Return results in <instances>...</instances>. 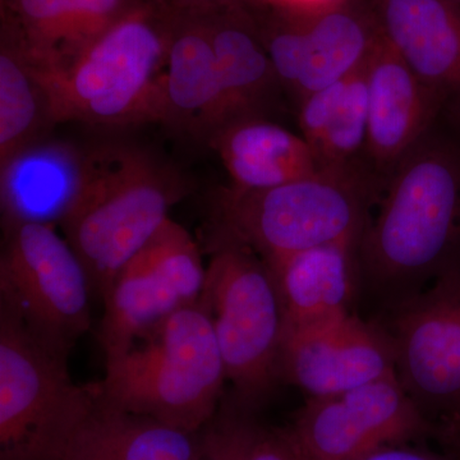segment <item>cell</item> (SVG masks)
Returning a JSON list of instances; mask_svg holds the SVG:
<instances>
[{
  "label": "cell",
  "instance_id": "cell-1",
  "mask_svg": "<svg viewBox=\"0 0 460 460\" xmlns=\"http://www.w3.org/2000/svg\"><path fill=\"white\" fill-rule=\"evenodd\" d=\"M435 126L390 175L358 247L359 280L395 307L460 250V140Z\"/></svg>",
  "mask_w": 460,
  "mask_h": 460
},
{
  "label": "cell",
  "instance_id": "cell-2",
  "mask_svg": "<svg viewBox=\"0 0 460 460\" xmlns=\"http://www.w3.org/2000/svg\"><path fill=\"white\" fill-rule=\"evenodd\" d=\"M226 380L213 321L199 296L105 359L96 386L118 410L199 434L217 413Z\"/></svg>",
  "mask_w": 460,
  "mask_h": 460
},
{
  "label": "cell",
  "instance_id": "cell-3",
  "mask_svg": "<svg viewBox=\"0 0 460 460\" xmlns=\"http://www.w3.org/2000/svg\"><path fill=\"white\" fill-rule=\"evenodd\" d=\"M171 35L148 9L133 7L66 62L26 60L57 122L159 120Z\"/></svg>",
  "mask_w": 460,
  "mask_h": 460
},
{
  "label": "cell",
  "instance_id": "cell-4",
  "mask_svg": "<svg viewBox=\"0 0 460 460\" xmlns=\"http://www.w3.org/2000/svg\"><path fill=\"white\" fill-rule=\"evenodd\" d=\"M381 195L367 175L325 168L268 190L230 186L217 196V235L266 263L326 244L359 243Z\"/></svg>",
  "mask_w": 460,
  "mask_h": 460
},
{
  "label": "cell",
  "instance_id": "cell-5",
  "mask_svg": "<svg viewBox=\"0 0 460 460\" xmlns=\"http://www.w3.org/2000/svg\"><path fill=\"white\" fill-rule=\"evenodd\" d=\"M181 193L178 181L140 151L86 162L83 190L60 226L83 262L93 298L104 301L120 270L169 219Z\"/></svg>",
  "mask_w": 460,
  "mask_h": 460
},
{
  "label": "cell",
  "instance_id": "cell-6",
  "mask_svg": "<svg viewBox=\"0 0 460 460\" xmlns=\"http://www.w3.org/2000/svg\"><path fill=\"white\" fill-rule=\"evenodd\" d=\"M201 299L233 398L256 411L280 383L284 313L270 269L251 248L217 235Z\"/></svg>",
  "mask_w": 460,
  "mask_h": 460
},
{
  "label": "cell",
  "instance_id": "cell-7",
  "mask_svg": "<svg viewBox=\"0 0 460 460\" xmlns=\"http://www.w3.org/2000/svg\"><path fill=\"white\" fill-rule=\"evenodd\" d=\"M93 399L95 383L75 384L68 358L0 304V460H59Z\"/></svg>",
  "mask_w": 460,
  "mask_h": 460
},
{
  "label": "cell",
  "instance_id": "cell-8",
  "mask_svg": "<svg viewBox=\"0 0 460 460\" xmlns=\"http://www.w3.org/2000/svg\"><path fill=\"white\" fill-rule=\"evenodd\" d=\"M93 293L80 257L54 226L7 229L0 259V304L20 316L42 345L69 358L93 325Z\"/></svg>",
  "mask_w": 460,
  "mask_h": 460
},
{
  "label": "cell",
  "instance_id": "cell-9",
  "mask_svg": "<svg viewBox=\"0 0 460 460\" xmlns=\"http://www.w3.org/2000/svg\"><path fill=\"white\" fill-rule=\"evenodd\" d=\"M395 375L435 429L460 423V252L419 295L386 311Z\"/></svg>",
  "mask_w": 460,
  "mask_h": 460
},
{
  "label": "cell",
  "instance_id": "cell-10",
  "mask_svg": "<svg viewBox=\"0 0 460 460\" xmlns=\"http://www.w3.org/2000/svg\"><path fill=\"white\" fill-rule=\"evenodd\" d=\"M206 268L192 235L169 217L115 278L104 301L98 341L105 359L136 341L204 292Z\"/></svg>",
  "mask_w": 460,
  "mask_h": 460
},
{
  "label": "cell",
  "instance_id": "cell-11",
  "mask_svg": "<svg viewBox=\"0 0 460 460\" xmlns=\"http://www.w3.org/2000/svg\"><path fill=\"white\" fill-rule=\"evenodd\" d=\"M288 431L310 460H361L387 445L435 438L396 375L343 394L308 399Z\"/></svg>",
  "mask_w": 460,
  "mask_h": 460
},
{
  "label": "cell",
  "instance_id": "cell-12",
  "mask_svg": "<svg viewBox=\"0 0 460 460\" xmlns=\"http://www.w3.org/2000/svg\"><path fill=\"white\" fill-rule=\"evenodd\" d=\"M280 381L310 398L343 394L395 375L392 341L380 323L357 314L286 330L279 357Z\"/></svg>",
  "mask_w": 460,
  "mask_h": 460
},
{
  "label": "cell",
  "instance_id": "cell-13",
  "mask_svg": "<svg viewBox=\"0 0 460 460\" xmlns=\"http://www.w3.org/2000/svg\"><path fill=\"white\" fill-rule=\"evenodd\" d=\"M365 71L368 93L366 169L384 192L396 166L435 126L444 107L383 35Z\"/></svg>",
  "mask_w": 460,
  "mask_h": 460
},
{
  "label": "cell",
  "instance_id": "cell-14",
  "mask_svg": "<svg viewBox=\"0 0 460 460\" xmlns=\"http://www.w3.org/2000/svg\"><path fill=\"white\" fill-rule=\"evenodd\" d=\"M381 35L443 102L460 117V7L449 0H370Z\"/></svg>",
  "mask_w": 460,
  "mask_h": 460
},
{
  "label": "cell",
  "instance_id": "cell-15",
  "mask_svg": "<svg viewBox=\"0 0 460 460\" xmlns=\"http://www.w3.org/2000/svg\"><path fill=\"white\" fill-rule=\"evenodd\" d=\"M358 247L357 242H341L265 262L279 292L284 332L352 314Z\"/></svg>",
  "mask_w": 460,
  "mask_h": 460
},
{
  "label": "cell",
  "instance_id": "cell-16",
  "mask_svg": "<svg viewBox=\"0 0 460 460\" xmlns=\"http://www.w3.org/2000/svg\"><path fill=\"white\" fill-rule=\"evenodd\" d=\"M289 11L301 56V75L293 93L298 102L361 71L381 36L370 7H357L349 0Z\"/></svg>",
  "mask_w": 460,
  "mask_h": 460
},
{
  "label": "cell",
  "instance_id": "cell-17",
  "mask_svg": "<svg viewBox=\"0 0 460 460\" xmlns=\"http://www.w3.org/2000/svg\"><path fill=\"white\" fill-rule=\"evenodd\" d=\"M159 120L211 138L228 123L226 98L206 21L172 32Z\"/></svg>",
  "mask_w": 460,
  "mask_h": 460
},
{
  "label": "cell",
  "instance_id": "cell-18",
  "mask_svg": "<svg viewBox=\"0 0 460 460\" xmlns=\"http://www.w3.org/2000/svg\"><path fill=\"white\" fill-rule=\"evenodd\" d=\"M199 434L128 413L95 399L75 426L59 460H199Z\"/></svg>",
  "mask_w": 460,
  "mask_h": 460
},
{
  "label": "cell",
  "instance_id": "cell-19",
  "mask_svg": "<svg viewBox=\"0 0 460 460\" xmlns=\"http://www.w3.org/2000/svg\"><path fill=\"white\" fill-rule=\"evenodd\" d=\"M210 142L228 172L230 186L239 190L272 189L320 169L301 133L266 118L235 120L220 129Z\"/></svg>",
  "mask_w": 460,
  "mask_h": 460
},
{
  "label": "cell",
  "instance_id": "cell-20",
  "mask_svg": "<svg viewBox=\"0 0 460 460\" xmlns=\"http://www.w3.org/2000/svg\"><path fill=\"white\" fill-rule=\"evenodd\" d=\"M86 163L63 148H23L2 166L5 228L62 224L80 196Z\"/></svg>",
  "mask_w": 460,
  "mask_h": 460
},
{
  "label": "cell",
  "instance_id": "cell-21",
  "mask_svg": "<svg viewBox=\"0 0 460 460\" xmlns=\"http://www.w3.org/2000/svg\"><path fill=\"white\" fill-rule=\"evenodd\" d=\"M22 27L20 42L36 66L66 62L135 5L129 0H8Z\"/></svg>",
  "mask_w": 460,
  "mask_h": 460
},
{
  "label": "cell",
  "instance_id": "cell-22",
  "mask_svg": "<svg viewBox=\"0 0 460 460\" xmlns=\"http://www.w3.org/2000/svg\"><path fill=\"white\" fill-rule=\"evenodd\" d=\"M206 23L226 98V126L246 118H265L263 111L281 84L261 35L234 14Z\"/></svg>",
  "mask_w": 460,
  "mask_h": 460
},
{
  "label": "cell",
  "instance_id": "cell-23",
  "mask_svg": "<svg viewBox=\"0 0 460 460\" xmlns=\"http://www.w3.org/2000/svg\"><path fill=\"white\" fill-rule=\"evenodd\" d=\"M233 395L223 396L210 422L199 431L202 447L215 460H301L288 429L262 425Z\"/></svg>",
  "mask_w": 460,
  "mask_h": 460
},
{
  "label": "cell",
  "instance_id": "cell-24",
  "mask_svg": "<svg viewBox=\"0 0 460 460\" xmlns=\"http://www.w3.org/2000/svg\"><path fill=\"white\" fill-rule=\"evenodd\" d=\"M47 102L20 45H3L0 53V163L29 146ZM49 117V115H48Z\"/></svg>",
  "mask_w": 460,
  "mask_h": 460
},
{
  "label": "cell",
  "instance_id": "cell-25",
  "mask_svg": "<svg viewBox=\"0 0 460 460\" xmlns=\"http://www.w3.org/2000/svg\"><path fill=\"white\" fill-rule=\"evenodd\" d=\"M365 68L366 66L345 80L341 99L314 157L319 168L361 172L372 178L366 169L368 93Z\"/></svg>",
  "mask_w": 460,
  "mask_h": 460
},
{
  "label": "cell",
  "instance_id": "cell-26",
  "mask_svg": "<svg viewBox=\"0 0 460 460\" xmlns=\"http://www.w3.org/2000/svg\"><path fill=\"white\" fill-rule=\"evenodd\" d=\"M361 460H454L452 456L429 452L411 443L387 445L374 453L368 454Z\"/></svg>",
  "mask_w": 460,
  "mask_h": 460
},
{
  "label": "cell",
  "instance_id": "cell-27",
  "mask_svg": "<svg viewBox=\"0 0 460 460\" xmlns=\"http://www.w3.org/2000/svg\"><path fill=\"white\" fill-rule=\"evenodd\" d=\"M435 438H438L447 447L449 456L454 460H460V423L459 425L441 429L435 436Z\"/></svg>",
  "mask_w": 460,
  "mask_h": 460
},
{
  "label": "cell",
  "instance_id": "cell-28",
  "mask_svg": "<svg viewBox=\"0 0 460 460\" xmlns=\"http://www.w3.org/2000/svg\"><path fill=\"white\" fill-rule=\"evenodd\" d=\"M279 3L281 8L287 9H316L325 7V5L334 4V3L343 2V0H275Z\"/></svg>",
  "mask_w": 460,
  "mask_h": 460
},
{
  "label": "cell",
  "instance_id": "cell-29",
  "mask_svg": "<svg viewBox=\"0 0 460 460\" xmlns=\"http://www.w3.org/2000/svg\"><path fill=\"white\" fill-rule=\"evenodd\" d=\"M186 4L192 5V7L204 9L206 12H210L211 8H219L223 5H229L230 0H183Z\"/></svg>",
  "mask_w": 460,
  "mask_h": 460
},
{
  "label": "cell",
  "instance_id": "cell-30",
  "mask_svg": "<svg viewBox=\"0 0 460 460\" xmlns=\"http://www.w3.org/2000/svg\"><path fill=\"white\" fill-rule=\"evenodd\" d=\"M201 449H202V453H201V458H199V460H215L213 458V456H210V454L205 452L204 447H202V444H201Z\"/></svg>",
  "mask_w": 460,
  "mask_h": 460
},
{
  "label": "cell",
  "instance_id": "cell-31",
  "mask_svg": "<svg viewBox=\"0 0 460 460\" xmlns=\"http://www.w3.org/2000/svg\"><path fill=\"white\" fill-rule=\"evenodd\" d=\"M449 2H452L454 4L459 5L460 7V0H449Z\"/></svg>",
  "mask_w": 460,
  "mask_h": 460
},
{
  "label": "cell",
  "instance_id": "cell-32",
  "mask_svg": "<svg viewBox=\"0 0 460 460\" xmlns=\"http://www.w3.org/2000/svg\"><path fill=\"white\" fill-rule=\"evenodd\" d=\"M301 458H302L301 460H310V459H305V456H301Z\"/></svg>",
  "mask_w": 460,
  "mask_h": 460
}]
</instances>
